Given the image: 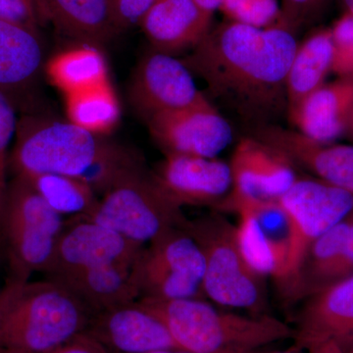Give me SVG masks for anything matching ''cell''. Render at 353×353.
Masks as SVG:
<instances>
[{
	"instance_id": "obj_1",
	"label": "cell",
	"mask_w": 353,
	"mask_h": 353,
	"mask_svg": "<svg viewBox=\"0 0 353 353\" xmlns=\"http://www.w3.org/2000/svg\"><path fill=\"white\" fill-rule=\"evenodd\" d=\"M297 44L282 26L260 29L226 19L182 61L205 83L209 101L252 132L288 115L285 80Z\"/></svg>"
},
{
	"instance_id": "obj_2",
	"label": "cell",
	"mask_w": 353,
	"mask_h": 353,
	"mask_svg": "<svg viewBox=\"0 0 353 353\" xmlns=\"http://www.w3.org/2000/svg\"><path fill=\"white\" fill-rule=\"evenodd\" d=\"M126 154L125 146L70 121L28 115L18 122L9 167L18 176H75L101 196L119 178Z\"/></svg>"
},
{
	"instance_id": "obj_3",
	"label": "cell",
	"mask_w": 353,
	"mask_h": 353,
	"mask_svg": "<svg viewBox=\"0 0 353 353\" xmlns=\"http://www.w3.org/2000/svg\"><path fill=\"white\" fill-rule=\"evenodd\" d=\"M92 316L55 281L7 279L0 290V347L52 352L85 334Z\"/></svg>"
},
{
	"instance_id": "obj_4",
	"label": "cell",
	"mask_w": 353,
	"mask_h": 353,
	"mask_svg": "<svg viewBox=\"0 0 353 353\" xmlns=\"http://www.w3.org/2000/svg\"><path fill=\"white\" fill-rule=\"evenodd\" d=\"M168 330L178 350L192 353H260L292 339L294 328L270 314L220 310L202 299H139Z\"/></svg>"
},
{
	"instance_id": "obj_5",
	"label": "cell",
	"mask_w": 353,
	"mask_h": 353,
	"mask_svg": "<svg viewBox=\"0 0 353 353\" xmlns=\"http://www.w3.org/2000/svg\"><path fill=\"white\" fill-rule=\"evenodd\" d=\"M65 220L21 176L8 183L0 211V239L8 265V280L28 281L46 273Z\"/></svg>"
},
{
	"instance_id": "obj_6",
	"label": "cell",
	"mask_w": 353,
	"mask_h": 353,
	"mask_svg": "<svg viewBox=\"0 0 353 353\" xmlns=\"http://www.w3.org/2000/svg\"><path fill=\"white\" fill-rule=\"evenodd\" d=\"M185 229L203 254L204 296L217 305L266 314L264 278L243 259L236 241V226L214 212L188 219Z\"/></svg>"
},
{
	"instance_id": "obj_7",
	"label": "cell",
	"mask_w": 353,
	"mask_h": 353,
	"mask_svg": "<svg viewBox=\"0 0 353 353\" xmlns=\"http://www.w3.org/2000/svg\"><path fill=\"white\" fill-rule=\"evenodd\" d=\"M83 217L141 246L173 228L185 226L188 221L183 208L162 192L145 166L125 176Z\"/></svg>"
},
{
	"instance_id": "obj_8",
	"label": "cell",
	"mask_w": 353,
	"mask_h": 353,
	"mask_svg": "<svg viewBox=\"0 0 353 353\" xmlns=\"http://www.w3.org/2000/svg\"><path fill=\"white\" fill-rule=\"evenodd\" d=\"M278 201L290 226L289 255L278 288L290 303L309 248L352 214L353 194L315 176H299Z\"/></svg>"
},
{
	"instance_id": "obj_9",
	"label": "cell",
	"mask_w": 353,
	"mask_h": 353,
	"mask_svg": "<svg viewBox=\"0 0 353 353\" xmlns=\"http://www.w3.org/2000/svg\"><path fill=\"white\" fill-rule=\"evenodd\" d=\"M139 299H203L204 259L183 227L173 228L143 248L136 264Z\"/></svg>"
},
{
	"instance_id": "obj_10",
	"label": "cell",
	"mask_w": 353,
	"mask_h": 353,
	"mask_svg": "<svg viewBox=\"0 0 353 353\" xmlns=\"http://www.w3.org/2000/svg\"><path fill=\"white\" fill-rule=\"evenodd\" d=\"M145 248L103 225L79 216L65 221L54 255L44 274L51 280H60L88 269L134 262Z\"/></svg>"
},
{
	"instance_id": "obj_11",
	"label": "cell",
	"mask_w": 353,
	"mask_h": 353,
	"mask_svg": "<svg viewBox=\"0 0 353 353\" xmlns=\"http://www.w3.org/2000/svg\"><path fill=\"white\" fill-rule=\"evenodd\" d=\"M165 155L218 157L233 141V128L208 97L199 103L148 121Z\"/></svg>"
},
{
	"instance_id": "obj_12",
	"label": "cell",
	"mask_w": 353,
	"mask_h": 353,
	"mask_svg": "<svg viewBox=\"0 0 353 353\" xmlns=\"http://www.w3.org/2000/svg\"><path fill=\"white\" fill-rule=\"evenodd\" d=\"M130 101L148 122L160 114L189 108L206 99L182 59L150 50L132 75Z\"/></svg>"
},
{
	"instance_id": "obj_13",
	"label": "cell",
	"mask_w": 353,
	"mask_h": 353,
	"mask_svg": "<svg viewBox=\"0 0 353 353\" xmlns=\"http://www.w3.org/2000/svg\"><path fill=\"white\" fill-rule=\"evenodd\" d=\"M152 174L162 192L182 208L215 205L233 187L230 164L218 157L169 154Z\"/></svg>"
},
{
	"instance_id": "obj_14",
	"label": "cell",
	"mask_w": 353,
	"mask_h": 353,
	"mask_svg": "<svg viewBox=\"0 0 353 353\" xmlns=\"http://www.w3.org/2000/svg\"><path fill=\"white\" fill-rule=\"evenodd\" d=\"M85 334L109 353L178 350L161 320L139 299L94 314Z\"/></svg>"
},
{
	"instance_id": "obj_15",
	"label": "cell",
	"mask_w": 353,
	"mask_h": 353,
	"mask_svg": "<svg viewBox=\"0 0 353 353\" xmlns=\"http://www.w3.org/2000/svg\"><path fill=\"white\" fill-rule=\"evenodd\" d=\"M292 340L301 352L331 341L348 350L353 343V274L306 297Z\"/></svg>"
},
{
	"instance_id": "obj_16",
	"label": "cell",
	"mask_w": 353,
	"mask_h": 353,
	"mask_svg": "<svg viewBox=\"0 0 353 353\" xmlns=\"http://www.w3.org/2000/svg\"><path fill=\"white\" fill-rule=\"evenodd\" d=\"M233 187L230 194L278 201L296 183V166L256 137L246 136L236 143L232 155Z\"/></svg>"
},
{
	"instance_id": "obj_17",
	"label": "cell",
	"mask_w": 353,
	"mask_h": 353,
	"mask_svg": "<svg viewBox=\"0 0 353 353\" xmlns=\"http://www.w3.org/2000/svg\"><path fill=\"white\" fill-rule=\"evenodd\" d=\"M252 136L282 152L294 166L353 194V145L316 141L278 124L259 128Z\"/></svg>"
},
{
	"instance_id": "obj_18",
	"label": "cell",
	"mask_w": 353,
	"mask_h": 353,
	"mask_svg": "<svg viewBox=\"0 0 353 353\" xmlns=\"http://www.w3.org/2000/svg\"><path fill=\"white\" fill-rule=\"evenodd\" d=\"M212 17L194 0H158L139 27L152 50L175 57L201 43L212 27Z\"/></svg>"
},
{
	"instance_id": "obj_19",
	"label": "cell",
	"mask_w": 353,
	"mask_h": 353,
	"mask_svg": "<svg viewBox=\"0 0 353 353\" xmlns=\"http://www.w3.org/2000/svg\"><path fill=\"white\" fill-rule=\"evenodd\" d=\"M353 274V217L350 214L309 248L292 301L319 292Z\"/></svg>"
},
{
	"instance_id": "obj_20",
	"label": "cell",
	"mask_w": 353,
	"mask_h": 353,
	"mask_svg": "<svg viewBox=\"0 0 353 353\" xmlns=\"http://www.w3.org/2000/svg\"><path fill=\"white\" fill-rule=\"evenodd\" d=\"M353 108V78L325 83L288 117L294 129L316 141L332 143L347 134Z\"/></svg>"
},
{
	"instance_id": "obj_21",
	"label": "cell",
	"mask_w": 353,
	"mask_h": 353,
	"mask_svg": "<svg viewBox=\"0 0 353 353\" xmlns=\"http://www.w3.org/2000/svg\"><path fill=\"white\" fill-rule=\"evenodd\" d=\"M44 65L39 32L0 20V92L14 102L31 90Z\"/></svg>"
},
{
	"instance_id": "obj_22",
	"label": "cell",
	"mask_w": 353,
	"mask_h": 353,
	"mask_svg": "<svg viewBox=\"0 0 353 353\" xmlns=\"http://www.w3.org/2000/svg\"><path fill=\"white\" fill-rule=\"evenodd\" d=\"M137 261L105 265L53 281L63 285L94 315L139 299Z\"/></svg>"
},
{
	"instance_id": "obj_23",
	"label": "cell",
	"mask_w": 353,
	"mask_h": 353,
	"mask_svg": "<svg viewBox=\"0 0 353 353\" xmlns=\"http://www.w3.org/2000/svg\"><path fill=\"white\" fill-rule=\"evenodd\" d=\"M46 22L77 43L101 46L119 34L109 0H37Z\"/></svg>"
},
{
	"instance_id": "obj_24",
	"label": "cell",
	"mask_w": 353,
	"mask_h": 353,
	"mask_svg": "<svg viewBox=\"0 0 353 353\" xmlns=\"http://www.w3.org/2000/svg\"><path fill=\"white\" fill-rule=\"evenodd\" d=\"M333 43L331 29L318 28L297 44L285 80L288 116L325 83L332 71Z\"/></svg>"
},
{
	"instance_id": "obj_25",
	"label": "cell",
	"mask_w": 353,
	"mask_h": 353,
	"mask_svg": "<svg viewBox=\"0 0 353 353\" xmlns=\"http://www.w3.org/2000/svg\"><path fill=\"white\" fill-rule=\"evenodd\" d=\"M44 65L48 80L67 95L109 83L108 65L101 46L77 43Z\"/></svg>"
},
{
	"instance_id": "obj_26",
	"label": "cell",
	"mask_w": 353,
	"mask_h": 353,
	"mask_svg": "<svg viewBox=\"0 0 353 353\" xmlns=\"http://www.w3.org/2000/svg\"><path fill=\"white\" fill-rule=\"evenodd\" d=\"M21 178L27 181L44 202L62 217L90 215L99 203V196L92 188L75 176L41 174Z\"/></svg>"
},
{
	"instance_id": "obj_27",
	"label": "cell",
	"mask_w": 353,
	"mask_h": 353,
	"mask_svg": "<svg viewBox=\"0 0 353 353\" xmlns=\"http://www.w3.org/2000/svg\"><path fill=\"white\" fill-rule=\"evenodd\" d=\"M68 121L99 136L108 137L119 123L121 108L110 82L67 95Z\"/></svg>"
},
{
	"instance_id": "obj_28",
	"label": "cell",
	"mask_w": 353,
	"mask_h": 353,
	"mask_svg": "<svg viewBox=\"0 0 353 353\" xmlns=\"http://www.w3.org/2000/svg\"><path fill=\"white\" fill-rule=\"evenodd\" d=\"M219 10L228 20L260 29L277 24L280 16L278 0H222Z\"/></svg>"
},
{
	"instance_id": "obj_29",
	"label": "cell",
	"mask_w": 353,
	"mask_h": 353,
	"mask_svg": "<svg viewBox=\"0 0 353 353\" xmlns=\"http://www.w3.org/2000/svg\"><path fill=\"white\" fill-rule=\"evenodd\" d=\"M332 71L339 79L353 78V16L345 12L331 28Z\"/></svg>"
},
{
	"instance_id": "obj_30",
	"label": "cell",
	"mask_w": 353,
	"mask_h": 353,
	"mask_svg": "<svg viewBox=\"0 0 353 353\" xmlns=\"http://www.w3.org/2000/svg\"><path fill=\"white\" fill-rule=\"evenodd\" d=\"M332 0H282L278 25L294 32L318 22L331 6Z\"/></svg>"
},
{
	"instance_id": "obj_31",
	"label": "cell",
	"mask_w": 353,
	"mask_h": 353,
	"mask_svg": "<svg viewBox=\"0 0 353 353\" xmlns=\"http://www.w3.org/2000/svg\"><path fill=\"white\" fill-rule=\"evenodd\" d=\"M14 102L0 92V211L3 205L8 181L7 170L9 167V145L17 130Z\"/></svg>"
},
{
	"instance_id": "obj_32",
	"label": "cell",
	"mask_w": 353,
	"mask_h": 353,
	"mask_svg": "<svg viewBox=\"0 0 353 353\" xmlns=\"http://www.w3.org/2000/svg\"><path fill=\"white\" fill-rule=\"evenodd\" d=\"M0 20L39 32L48 23L37 0H0Z\"/></svg>"
},
{
	"instance_id": "obj_33",
	"label": "cell",
	"mask_w": 353,
	"mask_h": 353,
	"mask_svg": "<svg viewBox=\"0 0 353 353\" xmlns=\"http://www.w3.org/2000/svg\"><path fill=\"white\" fill-rule=\"evenodd\" d=\"M158 0H109L118 32L139 26L145 14Z\"/></svg>"
},
{
	"instance_id": "obj_34",
	"label": "cell",
	"mask_w": 353,
	"mask_h": 353,
	"mask_svg": "<svg viewBox=\"0 0 353 353\" xmlns=\"http://www.w3.org/2000/svg\"><path fill=\"white\" fill-rule=\"evenodd\" d=\"M0 353H32L14 348L0 347ZM46 353H109L102 345L94 339L83 334L66 345Z\"/></svg>"
},
{
	"instance_id": "obj_35",
	"label": "cell",
	"mask_w": 353,
	"mask_h": 353,
	"mask_svg": "<svg viewBox=\"0 0 353 353\" xmlns=\"http://www.w3.org/2000/svg\"><path fill=\"white\" fill-rule=\"evenodd\" d=\"M308 353H347V350L341 347L336 341H325L320 345L309 348Z\"/></svg>"
},
{
	"instance_id": "obj_36",
	"label": "cell",
	"mask_w": 353,
	"mask_h": 353,
	"mask_svg": "<svg viewBox=\"0 0 353 353\" xmlns=\"http://www.w3.org/2000/svg\"><path fill=\"white\" fill-rule=\"evenodd\" d=\"M194 1L201 9L210 14H214L216 10H219L222 4V0H194Z\"/></svg>"
},
{
	"instance_id": "obj_37",
	"label": "cell",
	"mask_w": 353,
	"mask_h": 353,
	"mask_svg": "<svg viewBox=\"0 0 353 353\" xmlns=\"http://www.w3.org/2000/svg\"><path fill=\"white\" fill-rule=\"evenodd\" d=\"M343 6L345 8V12L350 13L353 16V0H341Z\"/></svg>"
},
{
	"instance_id": "obj_38",
	"label": "cell",
	"mask_w": 353,
	"mask_h": 353,
	"mask_svg": "<svg viewBox=\"0 0 353 353\" xmlns=\"http://www.w3.org/2000/svg\"><path fill=\"white\" fill-rule=\"evenodd\" d=\"M150 353H192L189 352H185V350H176V348H172V350H157V352H153Z\"/></svg>"
},
{
	"instance_id": "obj_39",
	"label": "cell",
	"mask_w": 353,
	"mask_h": 353,
	"mask_svg": "<svg viewBox=\"0 0 353 353\" xmlns=\"http://www.w3.org/2000/svg\"><path fill=\"white\" fill-rule=\"evenodd\" d=\"M347 134H350V136L353 139V110L350 114V121H348Z\"/></svg>"
},
{
	"instance_id": "obj_40",
	"label": "cell",
	"mask_w": 353,
	"mask_h": 353,
	"mask_svg": "<svg viewBox=\"0 0 353 353\" xmlns=\"http://www.w3.org/2000/svg\"><path fill=\"white\" fill-rule=\"evenodd\" d=\"M270 353H301V350H296V348L292 347V348H290V350H282V352H274Z\"/></svg>"
},
{
	"instance_id": "obj_41",
	"label": "cell",
	"mask_w": 353,
	"mask_h": 353,
	"mask_svg": "<svg viewBox=\"0 0 353 353\" xmlns=\"http://www.w3.org/2000/svg\"><path fill=\"white\" fill-rule=\"evenodd\" d=\"M347 353H353V343L352 345H350V347H348V350H347Z\"/></svg>"
},
{
	"instance_id": "obj_42",
	"label": "cell",
	"mask_w": 353,
	"mask_h": 353,
	"mask_svg": "<svg viewBox=\"0 0 353 353\" xmlns=\"http://www.w3.org/2000/svg\"><path fill=\"white\" fill-rule=\"evenodd\" d=\"M352 217H353V211H352Z\"/></svg>"
},
{
	"instance_id": "obj_43",
	"label": "cell",
	"mask_w": 353,
	"mask_h": 353,
	"mask_svg": "<svg viewBox=\"0 0 353 353\" xmlns=\"http://www.w3.org/2000/svg\"><path fill=\"white\" fill-rule=\"evenodd\" d=\"M352 110H353V108H352Z\"/></svg>"
}]
</instances>
